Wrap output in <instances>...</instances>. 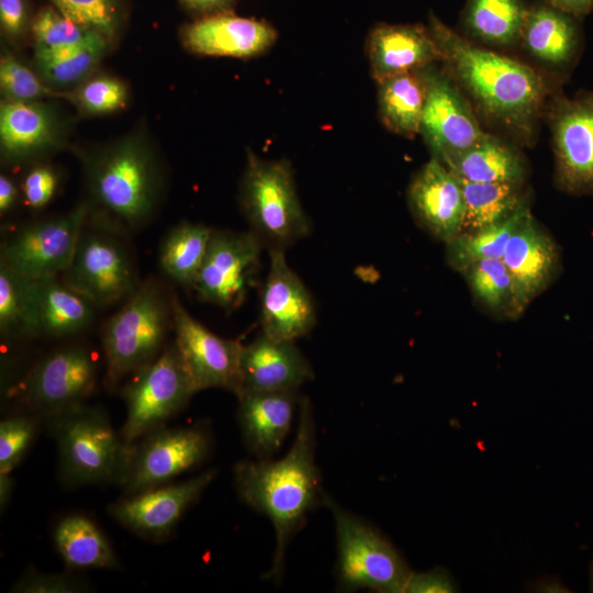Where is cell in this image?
<instances>
[{
  "label": "cell",
  "instance_id": "cell-27",
  "mask_svg": "<svg viewBox=\"0 0 593 593\" xmlns=\"http://www.w3.org/2000/svg\"><path fill=\"white\" fill-rule=\"evenodd\" d=\"M37 336L75 335L91 325L94 305L58 277L33 280Z\"/></svg>",
  "mask_w": 593,
  "mask_h": 593
},
{
  "label": "cell",
  "instance_id": "cell-6",
  "mask_svg": "<svg viewBox=\"0 0 593 593\" xmlns=\"http://www.w3.org/2000/svg\"><path fill=\"white\" fill-rule=\"evenodd\" d=\"M170 323L171 298L167 299L155 279L141 283L103 327L108 381L115 384L154 360L161 353Z\"/></svg>",
  "mask_w": 593,
  "mask_h": 593
},
{
  "label": "cell",
  "instance_id": "cell-30",
  "mask_svg": "<svg viewBox=\"0 0 593 593\" xmlns=\"http://www.w3.org/2000/svg\"><path fill=\"white\" fill-rule=\"evenodd\" d=\"M378 116L391 133L414 138L419 134L427 85L424 68L377 82Z\"/></svg>",
  "mask_w": 593,
  "mask_h": 593
},
{
  "label": "cell",
  "instance_id": "cell-20",
  "mask_svg": "<svg viewBox=\"0 0 593 593\" xmlns=\"http://www.w3.org/2000/svg\"><path fill=\"white\" fill-rule=\"evenodd\" d=\"M180 37L184 48L195 55L251 58L269 51L278 32L266 20L225 11L200 16L184 25Z\"/></svg>",
  "mask_w": 593,
  "mask_h": 593
},
{
  "label": "cell",
  "instance_id": "cell-12",
  "mask_svg": "<svg viewBox=\"0 0 593 593\" xmlns=\"http://www.w3.org/2000/svg\"><path fill=\"white\" fill-rule=\"evenodd\" d=\"M262 245L251 231L212 230L205 257L191 287L198 298L227 310L238 307L256 279Z\"/></svg>",
  "mask_w": 593,
  "mask_h": 593
},
{
  "label": "cell",
  "instance_id": "cell-17",
  "mask_svg": "<svg viewBox=\"0 0 593 593\" xmlns=\"http://www.w3.org/2000/svg\"><path fill=\"white\" fill-rule=\"evenodd\" d=\"M68 131V121L52 103L1 101L0 152L5 164L43 159L65 145Z\"/></svg>",
  "mask_w": 593,
  "mask_h": 593
},
{
  "label": "cell",
  "instance_id": "cell-33",
  "mask_svg": "<svg viewBox=\"0 0 593 593\" xmlns=\"http://www.w3.org/2000/svg\"><path fill=\"white\" fill-rule=\"evenodd\" d=\"M457 178L465 201L461 233L474 232L496 224L527 203L523 183L474 182L458 176Z\"/></svg>",
  "mask_w": 593,
  "mask_h": 593
},
{
  "label": "cell",
  "instance_id": "cell-24",
  "mask_svg": "<svg viewBox=\"0 0 593 593\" xmlns=\"http://www.w3.org/2000/svg\"><path fill=\"white\" fill-rule=\"evenodd\" d=\"M366 55L376 83L441 61L427 25L377 23L366 38Z\"/></svg>",
  "mask_w": 593,
  "mask_h": 593
},
{
  "label": "cell",
  "instance_id": "cell-46",
  "mask_svg": "<svg viewBox=\"0 0 593 593\" xmlns=\"http://www.w3.org/2000/svg\"><path fill=\"white\" fill-rule=\"evenodd\" d=\"M455 586L447 572L434 569L423 573L411 572L404 593H450Z\"/></svg>",
  "mask_w": 593,
  "mask_h": 593
},
{
  "label": "cell",
  "instance_id": "cell-19",
  "mask_svg": "<svg viewBox=\"0 0 593 593\" xmlns=\"http://www.w3.org/2000/svg\"><path fill=\"white\" fill-rule=\"evenodd\" d=\"M216 475L208 470L189 480L163 484L128 494L109 507L121 525L149 539H164L177 526L183 513L195 502Z\"/></svg>",
  "mask_w": 593,
  "mask_h": 593
},
{
  "label": "cell",
  "instance_id": "cell-36",
  "mask_svg": "<svg viewBox=\"0 0 593 593\" xmlns=\"http://www.w3.org/2000/svg\"><path fill=\"white\" fill-rule=\"evenodd\" d=\"M0 333L4 338L37 337L33 280L0 262Z\"/></svg>",
  "mask_w": 593,
  "mask_h": 593
},
{
  "label": "cell",
  "instance_id": "cell-14",
  "mask_svg": "<svg viewBox=\"0 0 593 593\" xmlns=\"http://www.w3.org/2000/svg\"><path fill=\"white\" fill-rule=\"evenodd\" d=\"M175 345L181 356L195 392L221 388L240 393V356L243 345L223 338L197 321L172 296Z\"/></svg>",
  "mask_w": 593,
  "mask_h": 593
},
{
  "label": "cell",
  "instance_id": "cell-32",
  "mask_svg": "<svg viewBox=\"0 0 593 593\" xmlns=\"http://www.w3.org/2000/svg\"><path fill=\"white\" fill-rule=\"evenodd\" d=\"M56 548L69 568L118 569L116 555L101 529L88 517L63 518L54 533Z\"/></svg>",
  "mask_w": 593,
  "mask_h": 593
},
{
  "label": "cell",
  "instance_id": "cell-43",
  "mask_svg": "<svg viewBox=\"0 0 593 593\" xmlns=\"http://www.w3.org/2000/svg\"><path fill=\"white\" fill-rule=\"evenodd\" d=\"M59 175L47 164H35L23 176L20 189L25 203L34 210L47 205L57 192Z\"/></svg>",
  "mask_w": 593,
  "mask_h": 593
},
{
  "label": "cell",
  "instance_id": "cell-28",
  "mask_svg": "<svg viewBox=\"0 0 593 593\" xmlns=\"http://www.w3.org/2000/svg\"><path fill=\"white\" fill-rule=\"evenodd\" d=\"M440 161L458 177L474 182L524 183L527 175L526 160L518 148L490 133Z\"/></svg>",
  "mask_w": 593,
  "mask_h": 593
},
{
  "label": "cell",
  "instance_id": "cell-9",
  "mask_svg": "<svg viewBox=\"0 0 593 593\" xmlns=\"http://www.w3.org/2000/svg\"><path fill=\"white\" fill-rule=\"evenodd\" d=\"M130 376L122 390L126 419L121 434L133 445L163 427L195 391L175 343Z\"/></svg>",
  "mask_w": 593,
  "mask_h": 593
},
{
  "label": "cell",
  "instance_id": "cell-37",
  "mask_svg": "<svg viewBox=\"0 0 593 593\" xmlns=\"http://www.w3.org/2000/svg\"><path fill=\"white\" fill-rule=\"evenodd\" d=\"M462 272L482 305L493 312L516 316L512 278L502 258L478 260Z\"/></svg>",
  "mask_w": 593,
  "mask_h": 593
},
{
  "label": "cell",
  "instance_id": "cell-44",
  "mask_svg": "<svg viewBox=\"0 0 593 593\" xmlns=\"http://www.w3.org/2000/svg\"><path fill=\"white\" fill-rule=\"evenodd\" d=\"M90 586L81 579L68 574H46L35 570L27 571L19 579L11 592L14 593H79Z\"/></svg>",
  "mask_w": 593,
  "mask_h": 593
},
{
  "label": "cell",
  "instance_id": "cell-5",
  "mask_svg": "<svg viewBox=\"0 0 593 593\" xmlns=\"http://www.w3.org/2000/svg\"><path fill=\"white\" fill-rule=\"evenodd\" d=\"M239 202L250 231L269 248L284 249L310 234L311 222L286 159H265L248 150Z\"/></svg>",
  "mask_w": 593,
  "mask_h": 593
},
{
  "label": "cell",
  "instance_id": "cell-34",
  "mask_svg": "<svg viewBox=\"0 0 593 593\" xmlns=\"http://www.w3.org/2000/svg\"><path fill=\"white\" fill-rule=\"evenodd\" d=\"M212 228L182 222L165 236L159 251L163 271L174 281L192 287L206 254Z\"/></svg>",
  "mask_w": 593,
  "mask_h": 593
},
{
  "label": "cell",
  "instance_id": "cell-25",
  "mask_svg": "<svg viewBox=\"0 0 593 593\" xmlns=\"http://www.w3.org/2000/svg\"><path fill=\"white\" fill-rule=\"evenodd\" d=\"M313 377L312 366L294 342L277 340L261 333L243 345L239 395L249 391L296 390Z\"/></svg>",
  "mask_w": 593,
  "mask_h": 593
},
{
  "label": "cell",
  "instance_id": "cell-41",
  "mask_svg": "<svg viewBox=\"0 0 593 593\" xmlns=\"http://www.w3.org/2000/svg\"><path fill=\"white\" fill-rule=\"evenodd\" d=\"M35 48L53 49L81 43L89 34L87 30L63 13L55 7L41 9L31 22Z\"/></svg>",
  "mask_w": 593,
  "mask_h": 593
},
{
  "label": "cell",
  "instance_id": "cell-16",
  "mask_svg": "<svg viewBox=\"0 0 593 593\" xmlns=\"http://www.w3.org/2000/svg\"><path fill=\"white\" fill-rule=\"evenodd\" d=\"M98 378L94 354L83 346L57 350L38 361L22 384L24 400L47 418L83 403Z\"/></svg>",
  "mask_w": 593,
  "mask_h": 593
},
{
  "label": "cell",
  "instance_id": "cell-4",
  "mask_svg": "<svg viewBox=\"0 0 593 593\" xmlns=\"http://www.w3.org/2000/svg\"><path fill=\"white\" fill-rule=\"evenodd\" d=\"M56 439L60 475L69 484L123 483L134 450L101 407L83 403L47 418Z\"/></svg>",
  "mask_w": 593,
  "mask_h": 593
},
{
  "label": "cell",
  "instance_id": "cell-3",
  "mask_svg": "<svg viewBox=\"0 0 593 593\" xmlns=\"http://www.w3.org/2000/svg\"><path fill=\"white\" fill-rule=\"evenodd\" d=\"M90 215L120 232L147 223L163 198L159 157L142 131L81 154Z\"/></svg>",
  "mask_w": 593,
  "mask_h": 593
},
{
  "label": "cell",
  "instance_id": "cell-10",
  "mask_svg": "<svg viewBox=\"0 0 593 593\" xmlns=\"http://www.w3.org/2000/svg\"><path fill=\"white\" fill-rule=\"evenodd\" d=\"M555 156V181L569 194H593V91L555 92L545 110Z\"/></svg>",
  "mask_w": 593,
  "mask_h": 593
},
{
  "label": "cell",
  "instance_id": "cell-47",
  "mask_svg": "<svg viewBox=\"0 0 593 593\" xmlns=\"http://www.w3.org/2000/svg\"><path fill=\"white\" fill-rule=\"evenodd\" d=\"M20 190L16 183L5 174L0 175V214L10 212L19 201Z\"/></svg>",
  "mask_w": 593,
  "mask_h": 593
},
{
  "label": "cell",
  "instance_id": "cell-26",
  "mask_svg": "<svg viewBox=\"0 0 593 593\" xmlns=\"http://www.w3.org/2000/svg\"><path fill=\"white\" fill-rule=\"evenodd\" d=\"M296 390L249 391L237 396L244 441L259 459L271 457L283 444L293 419Z\"/></svg>",
  "mask_w": 593,
  "mask_h": 593
},
{
  "label": "cell",
  "instance_id": "cell-13",
  "mask_svg": "<svg viewBox=\"0 0 593 593\" xmlns=\"http://www.w3.org/2000/svg\"><path fill=\"white\" fill-rule=\"evenodd\" d=\"M437 64L424 68L427 93L419 134L432 157L443 160L471 147L488 132L466 94Z\"/></svg>",
  "mask_w": 593,
  "mask_h": 593
},
{
  "label": "cell",
  "instance_id": "cell-49",
  "mask_svg": "<svg viewBox=\"0 0 593 593\" xmlns=\"http://www.w3.org/2000/svg\"><path fill=\"white\" fill-rule=\"evenodd\" d=\"M550 5L583 20L593 12V0H545Z\"/></svg>",
  "mask_w": 593,
  "mask_h": 593
},
{
  "label": "cell",
  "instance_id": "cell-38",
  "mask_svg": "<svg viewBox=\"0 0 593 593\" xmlns=\"http://www.w3.org/2000/svg\"><path fill=\"white\" fill-rule=\"evenodd\" d=\"M83 115H104L123 109L128 100V89L120 78L107 74H93L70 90L63 91Z\"/></svg>",
  "mask_w": 593,
  "mask_h": 593
},
{
  "label": "cell",
  "instance_id": "cell-50",
  "mask_svg": "<svg viewBox=\"0 0 593 593\" xmlns=\"http://www.w3.org/2000/svg\"><path fill=\"white\" fill-rule=\"evenodd\" d=\"M13 489V480L10 477V473L0 474V503L1 508L9 501L10 494Z\"/></svg>",
  "mask_w": 593,
  "mask_h": 593
},
{
  "label": "cell",
  "instance_id": "cell-29",
  "mask_svg": "<svg viewBox=\"0 0 593 593\" xmlns=\"http://www.w3.org/2000/svg\"><path fill=\"white\" fill-rule=\"evenodd\" d=\"M529 4L527 0H467L459 33L489 48L513 47L519 44Z\"/></svg>",
  "mask_w": 593,
  "mask_h": 593
},
{
  "label": "cell",
  "instance_id": "cell-48",
  "mask_svg": "<svg viewBox=\"0 0 593 593\" xmlns=\"http://www.w3.org/2000/svg\"><path fill=\"white\" fill-rule=\"evenodd\" d=\"M189 10L200 16L230 11L236 0H180Z\"/></svg>",
  "mask_w": 593,
  "mask_h": 593
},
{
  "label": "cell",
  "instance_id": "cell-45",
  "mask_svg": "<svg viewBox=\"0 0 593 593\" xmlns=\"http://www.w3.org/2000/svg\"><path fill=\"white\" fill-rule=\"evenodd\" d=\"M0 25L8 38L21 40L29 25L25 0H0Z\"/></svg>",
  "mask_w": 593,
  "mask_h": 593
},
{
  "label": "cell",
  "instance_id": "cell-40",
  "mask_svg": "<svg viewBox=\"0 0 593 593\" xmlns=\"http://www.w3.org/2000/svg\"><path fill=\"white\" fill-rule=\"evenodd\" d=\"M60 13L78 25L114 41L121 22L119 0H49Z\"/></svg>",
  "mask_w": 593,
  "mask_h": 593
},
{
  "label": "cell",
  "instance_id": "cell-8",
  "mask_svg": "<svg viewBox=\"0 0 593 593\" xmlns=\"http://www.w3.org/2000/svg\"><path fill=\"white\" fill-rule=\"evenodd\" d=\"M92 220L93 225L88 219L70 265L60 276L94 306H109L131 296L141 282L132 255L119 238L120 231Z\"/></svg>",
  "mask_w": 593,
  "mask_h": 593
},
{
  "label": "cell",
  "instance_id": "cell-1",
  "mask_svg": "<svg viewBox=\"0 0 593 593\" xmlns=\"http://www.w3.org/2000/svg\"><path fill=\"white\" fill-rule=\"evenodd\" d=\"M441 65L477 114L517 142L533 143L556 82L528 64L479 45L428 12Z\"/></svg>",
  "mask_w": 593,
  "mask_h": 593
},
{
  "label": "cell",
  "instance_id": "cell-22",
  "mask_svg": "<svg viewBox=\"0 0 593 593\" xmlns=\"http://www.w3.org/2000/svg\"><path fill=\"white\" fill-rule=\"evenodd\" d=\"M502 259L512 278L518 316L552 281L559 264L558 249L529 211L510 237Z\"/></svg>",
  "mask_w": 593,
  "mask_h": 593
},
{
  "label": "cell",
  "instance_id": "cell-2",
  "mask_svg": "<svg viewBox=\"0 0 593 593\" xmlns=\"http://www.w3.org/2000/svg\"><path fill=\"white\" fill-rule=\"evenodd\" d=\"M315 448L312 404L302 398L295 439L288 454L279 460H244L234 467L239 497L273 525L276 547L268 579L280 581L290 539L302 528L307 514L323 504L325 493L315 463Z\"/></svg>",
  "mask_w": 593,
  "mask_h": 593
},
{
  "label": "cell",
  "instance_id": "cell-39",
  "mask_svg": "<svg viewBox=\"0 0 593 593\" xmlns=\"http://www.w3.org/2000/svg\"><path fill=\"white\" fill-rule=\"evenodd\" d=\"M0 90L4 101H37L48 97H61L63 91L51 88L36 70L31 69L8 49L0 58Z\"/></svg>",
  "mask_w": 593,
  "mask_h": 593
},
{
  "label": "cell",
  "instance_id": "cell-42",
  "mask_svg": "<svg viewBox=\"0 0 593 593\" xmlns=\"http://www.w3.org/2000/svg\"><path fill=\"white\" fill-rule=\"evenodd\" d=\"M37 419L12 416L0 423V474L10 473L22 460L33 441Z\"/></svg>",
  "mask_w": 593,
  "mask_h": 593
},
{
  "label": "cell",
  "instance_id": "cell-18",
  "mask_svg": "<svg viewBox=\"0 0 593 593\" xmlns=\"http://www.w3.org/2000/svg\"><path fill=\"white\" fill-rule=\"evenodd\" d=\"M269 270L260 295L261 333L294 342L315 325V303L301 278L288 265L284 249L269 248Z\"/></svg>",
  "mask_w": 593,
  "mask_h": 593
},
{
  "label": "cell",
  "instance_id": "cell-15",
  "mask_svg": "<svg viewBox=\"0 0 593 593\" xmlns=\"http://www.w3.org/2000/svg\"><path fill=\"white\" fill-rule=\"evenodd\" d=\"M141 439L122 483L127 494L170 482L202 462L210 449L208 433L199 426L160 427Z\"/></svg>",
  "mask_w": 593,
  "mask_h": 593
},
{
  "label": "cell",
  "instance_id": "cell-31",
  "mask_svg": "<svg viewBox=\"0 0 593 593\" xmlns=\"http://www.w3.org/2000/svg\"><path fill=\"white\" fill-rule=\"evenodd\" d=\"M109 47L103 35L91 31L79 44L34 51V69L51 88L70 90L93 74Z\"/></svg>",
  "mask_w": 593,
  "mask_h": 593
},
{
  "label": "cell",
  "instance_id": "cell-35",
  "mask_svg": "<svg viewBox=\"0 0 593 593\" xmlns=\"http://www.w3.org/2000/svg\"><path fill=\"white\" fill-rule=\"evenodd\" d=\"M530 211L527 203L507 219L481 230L460 233L447 244L449 265L463 271L471 264L489 258H502L513 232Z\"/></svg>",
  "mask_w": 593,
  "mask_h": 593
},
{
  "label": "cell",
  "instance_id": "cell-23",
  "mask_svg": "<svg viewBox=\"0 0 593 593\" xmlns=\"http://www.w3.org/2000/svg\"><path fill=\"white\" fill-rule=\"evenodd\" d=\"M407 202L418 224L448 243L461 233L465 201L457 176L439 159H430L413 177Z\"/></svg>",
  "mask_w": 593,
  "mask_h": 593
},
{
  "label": "cell",
  "instance_id": "cell-7",
  "mask_svg": "<svg viewBox=\"0 0 593 593\" xmlns=\"http://www.w3.org/2000/svg\"><path fill=\"white\" fill-rule=\"evenodd\" d=\"M323 504L331 511L336 528L337 579L345 590L370 589L403 593L411 571L376 529L342 508L328 494Z\"/></svg>",
  "mask_w": 593,
  "mask_h": 593
},
{
  "label": "cell",
  "instance_id": "cell-11",
  "mask_svg": "<svg viewBox=\"0 0 593 593\" xmlns=\"http://www.w3.org/2000/svg\"><path fill=\"white\" fill-rule=\"evenodd\" d=\"M89 214L88 203H81L18 228L1 244L0 262L32 280L58 277L70 265Z\"/></svg>",
  "mask_w": 593,
  "mask_h": 593
},
{
  "label": "cell",
  "instance_id": "cell-21",
  "mask_svg": "<svg viewBox=\"0 0 593 593\" xmlns=\"http://www.w3.org/2000/svg\"><path fill=\"white\" fill-rule=\"evenodd\" d=\"M583 44L582 20L545 0L530 2L518 45L546 70L562 79L579 61Z\"/></svg>",
  "mask_w": 593,
  "mask_h": 593
}]
</instances>
